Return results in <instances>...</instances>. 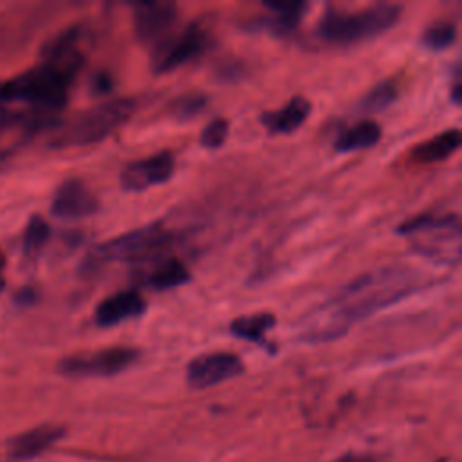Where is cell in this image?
I'll list each match as a JSON object with an SVG mask.
<instances>
[{"label": "cell", "mask_w": 462, "mask_h": 462, "mask_svg": "<svg viewBox=\"0 0 462 462\" xmlns=\"http://www.w3.org/2000/svg\"><path fill=\"white\" fill-rule=\"evenodd\" d=\"M397 4H375L359 11H337L328 7L318 22V36L336 45H350L386 32L401 18Z\"/></svg>", "instance_id": "cell-4"}, {"label": "cell", "mask_w": 462, "mask_h": 462, "mask_svg": "<svg viewBox=\"0 0 462 462\" xmlns=\"http://www.w3.org/2000/svg\"><path fill=\"white\" fill-rule=\"evenodd\" d=\"M206 103H208V97L204 94L188 92V94H182V96L175 97L170 103V112L175 119L186 121V119L197 117L206 108Z\"/></svg>", "instance_id": "cell-24"}, {"label": "cell", "mask_w": 462, "mask_h": 462, "mask_svg": "<svg viewBox=\"0 0 462 462\" xmlns=\"http://www.w3.org/2000/svg\"><path fill=\"white\" fill-rule=\"evenodd\" d=\"M99 209L97 197L79 179L63 180L52 195L51 213L56 218L78 220L94 215Z\"/></svg>", "instance_id": "cell-12"}, {"label": "cell", "mask_w": 462, "mask_h": 462, "mask_svg": "<svg viewBox=\"0 0 462 462\" xmlns=\"http://www.w3.org/2000/svg\"><path fill=\"white\" fill-rule=\"evenodd\" d=\"M395 233L413 238V251L431 262L453 265L460 258V218L457 213L417 215L397 226Z\"/></svg>", "instance_id": "cell-6"}, {"label": "cell", "mask_w": 462, "mask_h": 462, "mask_svg": "<svg viewBox=\"0 0 462 462\" xmlns=\"http://www.w3.org/2000/svg\"><path fill=\"white\" fill-rule=\"evenodd\" d=\"M310 110L312 106L307 97L294 96L282 108L263 112L260 116V121L269 134H292L307 121Z\"/></svg>", "instance_id": "cell-15"}, {"label": "cell", "mask_w": 462, "mask_h": 462, "mask_svg": "<svg viewBox=\"0 0 462 462\" xmlns=\"http://www.w3.org/2000/svg\"><path fill=\"white\" fill-rule=\"evenodd\" d=\"M175 171V157L171 152L162 150L146 159L128 162L119 175L125 191H144L152 186L168 182Z\"/></svg>", "instance_id": "cell-11"}, {"label": "cell", "mask_w": 462, "mask_h": 462, "mask_svg": "<svg viewBox=\"0 0 462 462\" xmlns=\"http://www.w3.org/2000/svg\"><path fill=\"white\" fill-rule=\"evenodd\" d=\"M381 135H383V130L377 121L363 119L345 128L334 141V148L337 152H356V150L370 148L379 143Z\"/></svg>", "instance_id": "cell-19"}, {"label": "cell", "mask_w": 462, "mask_h": 462, "mask_svg": "<svg viewBox=\"0 0 462 462\" xmlns=\"http://www.w3.org/2000/svg\"><path fill=\"white\" fill-rule=\"evenodd\" d=\"M227 134H229V121L226 117H215L204 126L200 134V144L211 150L220 148L226 143Z\"/></svg>", "instance_id": "cell-25"}, {"label": "cell", "mask_w": 462, "mask_h": 462, "mask_svg": "<svg viewBox=\"0 0 462 462\" xmlns=\"http://www.w3.org/2000/svg\"><path fill=\"white\" fill-rule=\"evenodd\" d=\"M139 357V350L132 346H110L94 352H83L67 356L58 363V372L65 377L83 379V377H110L130 365Z\"/></svg>", "instance_id": "cell-8"}, {"label": "cell", "mask_w": 462, "mask_h": 462, "mask_svg": "<svg viewBox=\"0 0 462 462\" xmlns=\"http://www.w3.org/2000/svg\"><path fill=\"white\" fill-rule=\"evenodd\" d=\"M146 287L155 291H166L179 285H184L189 280L188 267L177 258H164L162 262L153 263L146 273L141 276Z\"/></svg>", "instance_id": "cell-17"}, {"label": "cell", "mask_w": 462, "mask_h": 462, "mask_svg": "<svg viewBox=\"0 0 462 462\" xmlns=\"http://www.w3.org/2000/svg\"><path fill=\"white\" fill-rule=\"evenodd\" d=\"M134 97H116L78 112L67 121H58L51 130V146H87L106 139L135 112Z\"/></svg>", "instance_id": "cell-3"}, {"label": "cell", "mask_w": 462, "mask_h": 462, "mask_svg": "<svg viewBox=\"0 0 462 462\" xmlns=\"http://www.w3.org/2000/svg\"><path fill=\"white\" fill-rule=\"evenodd\" d=\"M269 16L265 18V27L274 34H289L294 31L307 9L305 2H265Z\"/></svg>", "instance_id": "cell-20"}, {"label": "cell", "mask_w": 462, "mask_h": 462, "mask_svg": "<svg viewBox=\"0 0 462 462\" xmlns=\"http://www.w3.org/2000/svg\"><path fill=\"white\" fill-rule=\"evenodd\" d=\"M179 16L173 2H135L134 4V32L144 45L155 47L162 42L175 25Z\"/></svg>", "instance_id": "cell-10"}, {"label": "cell", "mask_w": 462, "mask_h": 462, "mask_svg": "<svg viewBox=\"0 0 462 462\" xmlns=\"http://www.w3.org/2000/svg\"><path fill=\"white\" fill-rule=\"evenodd\" d=\"M276 325V318L271 312H254L238 316L229 323V332L235 337L251 341L254 345H260L263 348L269 346L267 332Z\"/></svg>", "instance_id": "cell-18"}, {"label": "cell", "mask_w": 462, "mask_h": 462, "mask_svg": "<svg viewBox=\"0 0 462 462\" xmlns=\"http://www.w3.org/2000/svg\"><path fill=\"white\" fill-rule=\"evenodd\" d=\"M397 94H399L397 81L395 79H384V81H379L377 85H374L365 94L359 106L365 112H379V110H384L386 106H390L395 101Z\"/></svg>", "instance_id": "cell-22"}, {"label": "cell", "mask_w": 462, "mask_h": 462, "mask_svg": "<svg viewBox=\"0 0 462 462\" xmlns=\"http://www.w3.org/2000/svg\"><path fill=\"white\" fill-rule=\"evenodd\" d=\"M460 143H462L460 130L449 128V130H444V132L419 143L411 150V159L420 164L439 162V161L451 157L460 148Z\"/></svg>", "instance_id": "cell-16"}, {"label": "cell", "mask_w": 462, "mask_h": 462, "mask_svg": "<svg viewBox=\"0 0 462 462\" xmlns=\"http://www.w3.org/2000/svg\"><path fill=\"white\" fill-rule=\"evenodd\" d=\"M65 435V428L60 424H42L34 426L23 433L14 435L7 442L9 457L14 460H29L43 451H47L52 444H56Z\"/></svg>", "instance_id": "cell-14"}, {"label": "cell", "mask_w": 462, "mask_h": 462, "mask_svg": "<svg viewBox=\"0 0 462 462\" xmlns=\"http://www.w3.org/2000/svg\"><path fill=\"white\" fill-rule=\"evenodd\" d=\"M457 38V25L453 20H435L430 23L420 36L424 47L433 51H442L449 47Z\"/></svg>", "instance_id": "cell-23"}, {"label": "cell", "mask_w": 462, "mask_h": 462, "mask_svg": "<svg viewBox=\"0 0 462 462\" xmlns=\"http://www.w3.org/2000/svg\"><path fill=\"white\" fill-rule=\"evenodd\" d=\"M439 462H448V460H446V458H442V460H439Z\"/></svg>", "instance_id": "cell-29"}, {"label": "cell", "mask_w": 462, "mask_h": 462, "mask_svg": "<svg viewBox=\"0 0 462 462\" xmlns=\"http://www.w3.org/2000/svg\"><path fill=\"white\" fill-rule=\"evenodd\" d=\"M334 462H374V458L368 455H363V453H345L339 458H336Z\"/></svg>", "instance_id": "cell-27"}, {"label": "cell", "mask_w": 462, "mask_h": 462, "mask_svg": "<svg viewBox=\"0 0 462 462\" xmlns=\"http://www.w3.org/2000/svg\"><path fill=\"white\" fill-rule=\"evenodd\" d=\"M419 287L420 273L408 265H384L359 274L301 319L298 339L336 341L357 321L410 296Z\"/></svg>", "instance_id": "cell-1"}, {"label": "cell", "mask_w": 462, "mask_h": 462, "mask_svg": "<svg viewBox=\"0 0 462 462\" xmlns=\"http://www.w3.org/2000/svg\"><path fill=\"white\" fill-rule=\"evenodd\" d=\"M78 72L72 67L42 60L36 67L0 81V106L22 101L31 105L32 110L56 116L65 106Z\"/></svg>", "instance_id": "cell-2"}, {"label": "cell", "mask_w": 462, "mask_h": 462, "mask_svg": "<svg viewBox=\"0 0 462 462\" xmlns=\"http://www.w3.org/2000/svg\"><path fill=\"white\" fill-rule=\"evenodd\" d=\"M146 312V301L137 291H121L101 300L94 310V321L99 327H114Z\"/></svg>", "instance_id": "cell-13"}, {"label": "cell", "mask_w": 462, "mask_h": 462, "mask_svg": "<svg viewBox=\"0 0 462 462\" xmlns=\"http://www.w3.org/2000/svg\"><path fill=\"white\" fill-rule=\"evenodd\" d=\"M92 87H94V90L96 92H108L110 88H112V79H110V76L108 74H105V72H101V74H97L96 76V79H94V83H92Z\"/></svg>", "instance_id": "cell-26"}, {"label": "cell", "mask_w": 462, "mask_h": 462, "mask_svg": "<svg viewBox=\"0 0 462 462\" xmlns=\"http://www.w3.org/2000/svg\"><path fill=\"white\" fill-rule=\"evenodd\" d=\"M244 372L240 356L233 352H208L193 357L186 366V383L193 390H206Z\"/></svg>", "instance_id": "cell-9"}, {"label": "cell", "mask_w": 462, "mask_h": 462, "mask_svg": "<svg viewBox=\"0 0 462 462\" xmlns=\"http://www.w3.org/2000/svg\"><path fill=\"white\" fill-rule=\"evenodd\" d=\"M209 47V32L200 22H191L179 32H170L152 51V70L168 74L193 58L200 56Z\"/></svg>", "instance_id": "cell-7"}, {"label": "cell", "mask_w": 462, "mask_h": 462, "mask_svg": "<svg viewBox=\"0 0 462 462\" xmlns=\"http://www.w3.org/2000/svg\"><path fill=\"white\" fill-rule=\"evenodd\" d=\"M2 271H4V260L0 258V292L4 291V285H5V278H4V274H2Z\"/></svg>", "instance_id": "cell-28"}, {"label": "cell", "mask_w": 462, "mask_h": 462, "mask_svg": "<svg viewBox=\"0 0 462 462\" xmlns=\"http://www.w3.org/2000/svg\"><path fill=\"white\" fill-rule=\"evenodd\" d=\"M173 231L164 222L155 220L137 229L117 235L106 242L94 245L85 256V269H97L112 262H143L161 254L171 242Z\"/></svg>", "instance_id": "cell-5"}, {"label": "cell", "mask_w": 462, "mask_h": 462, "mask_svg": "<svg viewBox=\"0 0 462 462\" xmlns=\"http://www.w3.org/2000/svg\"><path fill=\"white\" fill-rule=\"evenodd\" d=\"M49 238H51L49 222L40 215H32L29 218V222L25 224L23 236H22V249H23L25 258L40 256V253L45 249Z\"/></svg>", "instance_id": "cell-21"}]
</instances>
